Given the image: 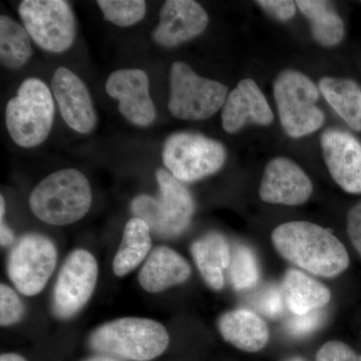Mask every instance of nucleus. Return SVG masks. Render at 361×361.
<instances>
[{
	"label": "nucleus",
	"mask_w": 361,
	"mask_h": 361,
	"mask_svg": "<svg viewBox=\"0 0 361 361\" xmlns=\"http://www.w3.org/2000/svg\"><path fill=\"white\" fill-rule=\"evenodd\" d=\"M348 234L361 258V202L353 206L348 212Z\"/></svg>",
	"instance_id": "obj_33"
},
{
	"label": "nucleus",
	"mask_w": 361,
	"mask_h": 361,
	"mask_svg": "<svg viewBox=\"0 0 361 361\" xmlns=\"http://www.w3.org/2000/svg\"><path fill=\"white\" fill-rule=\"evenodd\" d=\"M219 330L226 341L247 353H257L269 341V329L264 320L249 310L225 313L219 319Z\"/></svg>",
	"instance_id": "obj_19"
},
{
	"label": "nucleus",
	"mask_w": 361,
	"mask_h": 361,
	"mask_svg": "<svg viewBox=\"0 0 361 361\" xmlns=\"http://www.w3.org/2000/svg\"><path fill=\"white\" fill-rule=\"evenodd\" d=\"M325 163L332 179L350 194H361V142L343 130L329 129L322 135Z\"/></svg>",
	"instance_id": "obj_14"
},
{
	"label": "nucleus",
	"mask_w": 361,
	"mask_h": 361,
	"mask_svg": "<svg viewBox=\"0 0 361 361\" xmlns=\"http://www.w3.org/2000/svg\"><path fill=\"white\" fill-rule=\"evenodd\" d=\"M208 23V14L198 2L168 0L161 6L153 39L161 47H177L205 32Z\"/></svg>",
	"instance_id": "obj_16"
},
{
	"label": "nucleus",
	"mask_w": 361,
	"mask_h": 361,
	"mask_svg": "<svg viewBox=\"0 0 361 361\" xmlns=\"http://www.w3.org/2000/svg\"><path fill=\"white\" fill-rule=\"evenodd\" d=\"M170 342L167 329L155 320L127 317L94 330L90 344L97 353L133 361H149L160 356Z\"/></svg>",
	"instance_id": "obj_3"
},
{
	"label": "nucleus",
	"mask_w": 361,
	"mask_h": 361,
	"mask_svg": "<svg viewBox=\"0 0 361 361\" xmlns=\"http://www.w3.org/2000/svg\"><path fill=\"white\" fill-rule=\"evenodd\" d=\"M281 292L276 287L267 289L258 299V308L269 317L275 318L283 312V299Z\"/></svg>",
	"instance_id": "obj_31"
},
{
	"label": "nucleus",
	"mask_w": 361,
	"mask_h": 361,
	"mask_svg": "<svg viewBox=\"0 0 361 361\" xmlns=\"http://www.w3.org/2000/svg\"><path fill=\"white\" fill-rule=\"evenodd\" d=\"M30 35L25 27L6 16H0V61L11 70L20 68L32 54Z\"/></svg>",
	"instance_id": "obj_25"
},
{
	"label": "nucleus",
	"mask_w": 361,
	"mask_h": 361,
	"mask_svg": "<svg viewBox=\"0 0 361 361\" xmlns=\"http://www.w3.org/2000/svg\"><path fill=\"white\" fill-rule=\"evenodd\" d=\"M87 177L75 169L58 171L45 177L30 197L32 213L47 224H73L85 217L92 205Z\"/></svg>",
	"instance_id": "obj_2"
},
{
	"label": "nucleus",
	"mask_w": 361,
	"mask_h": 361,
	"mask_svg": "<svg viewBox=\"0 0 361 361\" xmlns=\"http://www.w3.org/2000/svg\"><path fill=\"white\" fill-rule=\"evenodd\" d=\"M51 87L63 120L75 132L89 134L97 125V113L85 82L66 68L54 71Z\"/></svg>",
	"instance_id": "obj_15"
},
{
	"label": "nucleus",
	"mask_w": 361,
	"mask_h": 361,
	"mask_svg": "<svg viewBox=\"0 0 361 361\" xmlns=\"http://www.w3.org/2000/svg\"><path fill=\"white\" fill-rule=\"evenodd\" d=\"M280 122L286 134L301 137L319 130L324 113L317 106V87L310 78L296 71H285L274 82Z\"/></svg>",
	"instance_id": "obj_6"
},
{
	"label": "nucleus",
	"mask_w": 361,
	"mask_h": 361,
	"mask_svg": "<svg viewBox=\"0 0 361 361\" xmlns=\"http://www.w3.org/2000/svg\"><path fill=\"white\" fill-rule=\"evenodd\" d=\"M295 4L301 13L310 20L311 32L320 44L334 47L341 42L344 35L343 21L329 2L299 0Z\"/></svg>",
	"instance_id": "obj_24"
},
{
	"label": "nucleus",
	"mask_w": 361,
	"mask_h": 361,
	"mask_svg": "<svg viewBox=\"0 0 361 361\" xmlns=\"http://www.w3.org/2000/svg\"><path fill=\"white\" fill-rule=\"evenodd\" d=\"M149 227L145 221L133 218L123 230L122 243L114 259V272L125 276L141 264L152 246Z\"/></svg>",
	"instance_id": "obj_23"
},
{
	"label": "nucleus",
	"mask_w": 361,
	"mask_h": 361,
	"mask_svg": "<svg viewBox=\"0 0 361 361\" xmlns=\"http://www.w3.org/2000/svg\"><path fill=\"white\" fill-rule=\"evenodd\" d=\"M256 4L279 20H289L295 16L296 4L289 0H260Z\"/></svg>",
	"instance_id": "obj_32"
},
{
	"label": "nucleus",
	"mask_w": 361,
	"mask_h": 361,
	"mask_svg": "<svg viewBox=\"0 0 361 361\" xmlns=\"http://www.w3.org/2000/svg\"><path fill=\"white\" fill-rule=\"evenodd\" d=\"M161 157L176 179L191 183L218 172L224 165L226 149L221 142L205 135L182 132L168 137Z\"/></svg>",
	"instance_id": "obj_8"
},
{
	"label": "nucleus",
	"mask_w": 361,
	"mask_h": 361,
	"mask_svg": "<svg viewBox=\"0 0 361 361\" xmlns=\"http://www.w3.org/2000/svg\"><path fill=\"white\" fill-rule=\"evenodd\" d=\"M170 89L169 111L180 120L209 118L224 106L228 97L225 85L200 77L180 61L171 68Z\"/></svg>",
	"instance_id": "obj_7"
},
{
	"label": "nucleus",
	"mask_w": 361,
	"mask_h": 361,
	"mask_svg": "<svg viewBox=\"0 0 361 361\" xmlns=\"http://www.w3.org/2000/svg\"><path fill=\"white\" fill-rule=\"evenodd\" d=\"M18 13L25 30L40 49L61 54L73 45L77 32L75 14L63 0H25Z\"/></svg>",
	"instance_id": "obj_9"
},
{
	"label": "nucleus",
	"mask_w": 361,
	"mask_h": 361,
	"mask_svg": "<svg viewBox=\"0 0 361 361\" xmlns=\"http://www.w3.org/2000/svg\"><path fill=\"white\" fill-rule=\"evenodd\" d=\"M191 267L186 259L166 246L154 249L139 275L140 284L149 293H159L186 281Z\"/></svg>",
	"instance_id": "obj_18"
},
{
	"label": "nucleus",
	"mask_w": 361,
	"mask_h": 361,
	"mask_svg": "<svg viewBox=\"0 0 361 361\" xmlns=\"http://www.w3.org/2000/svg\"><path fill=\"white\" fill-rule=\"evenodd\" d=\"M58 253L51 240L28 234L18 242L8 259V275L20 293L39 294L56 269Z\"/></svg>",
	"instance_id": "obj_10"
},
{
	"label": "nucleus",
	"mask_w": 361,
	"mask_h": 361,
	"mask_svg": "<svg viewBox=\"0 0 361 361\" xmlns=\"http://www.w3.org/2000/svg\"><path fill=\"white\" fill-rule=\"evenodd\" d=\"M109 96L118 101V111L130 123L147 127L156 120L155 104L149 96V77L144 71H114L106 82Z\"/></svg>",
	"instance_id": "obj_12"
},
{
	"label": "nucleus",
	"mask_w": 361,
	"mask_h": 361,
	"mask_svg": "<svg viewBox=\"0 0 361 361\" xmlns=\"http://www.w3.org/2000/svg\"><path fill=\"white\" fill-rule=\"evenodd\" d=\"M97 6L106 20L121 27L140 23L147 11L146 2L142 0H99Z\"/></svg>",
	"instance_id": "obj_26"
},
{
	"label": "nucleus",
	"mask_w": 361,
	"mask_h": 361,
	"mask_svg": "<svg viewBox=\"0 0 361 361\" xmlns=\"http://www.w3.org/2000/svg\"><path fill=\"white\" fill-rule=\"evenodd\" d=\"M99 267L89 251L78 249L66 258L54 290V311L61 319L77 314L96 287Z\"/></svg>",
	"instance_id": "obj_11"
},
{
	"label": "nucleus",
	"mask_w": 361,
	"mask_h": 361,
	"mask_svg": "<svg viewBox=\"0 0 361 361\" xmlns=\"http://www.w3.org/2000/svg\"><path fill=\"white\" fill-rule=\"evenodd\" d=\"M312 190V183L302 169L280 157L266 166L259 195L266 203L297 206L310 198Z\"/></svg>",
	"instance_id": "obj_13"
},
{
	"label": "nucleus",
	"mask_w": 361,
	"mask_h": 361,
	"mask_svg": "<svg viewBox=\"0 0 361 361\" xmlns=\"http://www.w3.org/2000/svg\"><path fill=\"white\" fill-rule=\"evenodd\" d=\"M0 361H26L23 356L16 355V353H4L0 356Z\"/></svg>",
	"instance_id": "obj_35"
},
{
	"label": "nucleus",
	"mask_w": 361,
	"mask_h": 361,
	"mask_svg": "<svg viewBox=\"0 0 361 361\" xmlns=\"http://www.w3.org/2000/svg\"><path fill=\"white\" fill-rule=\"evenodd\" d=\"M283 296L287 307L296 315L320 310L331 299V293L324 284L293 269L285 275Z\"/></svg>",
	"instance_id": "obj_21"
},
{
	"label": "nucleus",
	"mask_w": 361,
	"mask_h": 361,
	"mask_svg": "<svg viewBox=\"0 0 361 361\" xmlns=\"http://www.w3.org/2000/svg\"><path fill=\"white\" fill-rule=\"evenodd\" d=\"M292 361H302V360H292Z\"/></svg>",
	"instance_id": "obj_37"
},
{
	"label": "nucleus",
	"mask_w": 361,
	"mask_h": 361,
	"mask_svg": "<svg viewBox=\"0 0 361 361\" xmlns=\"http://www.w3.org/2000/svg\"><path fill=\"white\" fill-rule=\"evenodd\" d=\"M4 213H6V202H4V196H1L0 197V243H1V246L6 247L13 243L14 235L4 223Z\"/></svg>",
	"instance_id": "obj_34"
},
{
	"label": "nucleus",
	"mask_w": 361,
	"mask_h": 361,
	"mask_svg": "<svg viewBox=\"0 0 361 361\" xmlns=\"http://www.w3.org/2000/svg\"><path fill=\"white\" fill-rule=\"evenodd\" d=\"M25 313V305L18 294L7 285L0 286V324L9 326L20 322Z\"/></svg>",
	"instance_id": "obj_28"
},
{
	"label": "nucleus",
	"mask_w": 361,
	"mask_h": 361,
	"mask_svg": "<svg viewBox=\"0 0 361 361\" xmlns=\"http://www.w3.org/2000/svg\"><path fill=\"white\" fill-rule=\"evenodd\" d=\"M278 253L320 277L332 278L349 266L348 252L332 233L305 221H294L278 226L272 233Z\"/></svg>",
	"instance_id": "obj_1"
},
{
	"label": "nucleus",
	"mask_w": 361,
	"mask_h": 361,
	"mask_svg": "<svg viewBox=\"0 0 361 361\" xmlns=\"http://www.w3.org/2000/svg\"><path fill=\"white\" fill-rule=\"evenodd\" d=\"M192 255L209 286L220 290L224 286V272L231 263L227 240L219 233H209L191 247Z\"/></svg>",
	"instance_id": "obj_20"
},
{
	"label": "nucleus",
	"mask_w": 361,
	"mask_h": 361,
	"mask_svg": "<svg viewBox=\"0 0 361 361\" xmlns=\"http://www.w3.org/2000/svg\"><path fill=\"white\" fill-rule=\"evenodd\" d=\"M319 89L349 127L361 130V90L358 85L348 78H323Z\"/></svg>",
	"instance_id": "obj_22"
},
{
	"label": "nucleus",
	"mask_w": 361,
	"mask_h": 361,
	"mask_svg": "<svg viewBox=\"0 0 361 361\" xmlns=\"http://www.w3.org/2000/svg\"><path fill=\"white\" fill-rule=\"evenodd\" d=\"M54 120L51 90L39 78L25 80L18 87V94L6 104L7 130L13 141L23 148L42 144L51 133Z\"/></svg>",
	"instance_id": "obj_4"
},
{
	"label": "nucleus",
	"mask_w": 361,
	"mask_h": 361,
	"mask_svg": "<svg viewBox=\"0 0 361 361\" xmlns=\"http://www.w3.org/2000/svg\"><path fill=\"white\" fill-rule=\"evenodd\" d=\"M85 361H120L116 358L111 357L109 355L94 356V357L89 358Z\"/></svg>",
	"instance_id": "obj_36"
},
{
	"label": "nucleus",
	"mask_w": 361,
	"mask_h": 361,
	"mask_svg": "<svg viewBox=\"0 0 361 361\" xmlns=\"http://www.w3.org/2000/svg\"><path fill=\"white\" fill-rule=\"evenodd\" d=\"M160 198L147 195L137 196L132 203V211L159 236H179L189 227L195 212L193 197L187 188L167 170L157 171Z\"/></svg>",
	"instance_id": "obj_5"
},
{
	"label": "nucleus",
	"mask_w": 361,
	"mask_h": 361,
	"mask_svg": "<svg viewBox=\"0 0 361 361\" xmlns=\"http://www.w3.org/2000/svg\"><path fill=\"white\" fill-rule=\"evenodd\" d=\"M316 361H360L358 355L348 344L341 341H329L318 351Z\"/></svg>",
	"instance_id": "obj_29"
},
{
	"label": "nucleus",
	"mask_w": 361,
	"mask_h": 361,
	"mask_svg": "<svg viewBox=\"0 0 361 361\" xmlns=\"http://www.w3.org/2000/svg\"><path fill=\"white\" fill-rule=\"evenodd\" d=\"M274 120L269 104L251 78H244L228 94L222 111V125L227 133L234 134L247 123L268 126Z\"/></svg>",
	"instance_id": "obj_17"
},
{
	"label": "nucleus",
	"mask_w": 361,
	"mask_h": 361,
	"mask_svg": "<svg viewBox=\"0 0 361 361\" xmlns=\"http://www.w3.org/2000/svg\"><path fill=\"white\" fill-rule=\"evenodd\" d=\"M322 320V313L319 310L311 311L305 314H294L288 322V330L297 336H306L314 331Z\"/></svg>",
	"instance_id": "obj_30"
},
{
	"label": "nucleus",
	"mask_w": 361,
	"mask_h": 361,
	"mask_svg": "<svg viewBox=\"0 0 361 361\" xmlns=\"http://www.w3.org/2000/svg\"><path fill=\"white\" fill-rule=\"evenodd\" d=\"M229 267L232 284L237 290L251 288L257 284V260L249 247L241 245L235 249Z\"/></svg>",
	"instance_id": "obj_27"
}]
</instances>
